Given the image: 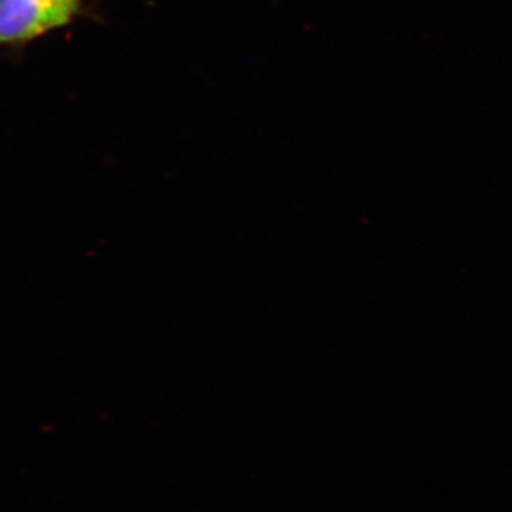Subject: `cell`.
Segmentation results:
<instances>
[{
  "mask_svg": "<svg viewBox=\"0 0 512 512\" xmlns=\"http://www.w3.org/2000/svg\"><path fill=\"white\" fill-rule=\"evenodd\" d=\"M79 0H0V45L25 42L69 22Z\"/></svg>",
  "mask_w": 512,
  "mask_h": 512,
  "instance_id": "6da1fadb",
  "label": "cell"
}]
</instances>
